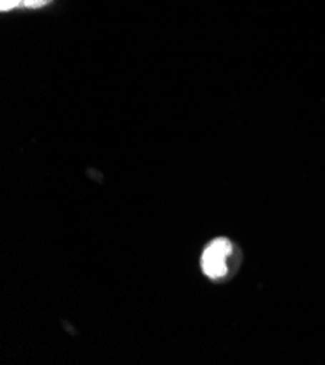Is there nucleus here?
Masks as SVG:
<instances>
[{"label":"nucleus","instance_id":"1","mask_svg":"<svg viewBox=\"0 0 325 365\" xmlns=\"http://www.w3.org/2000/svg\"><path fill=\"white\" fill-rule=\"evenodd\" d=\"M231 253L232 243L225 237L214 239L211 243H209L201 255V269L204 275L211 279L224 278L228 272L226 259Z\"/></svg>","mask_w":325,"mask_h":365},{"label":"nucleus","instance_id":"3","mask_svg":"<svg viewBox=\"0 0 325 365\" xmlns=\"http://www.w3.org/2000/svg\"><path fill=\"white\" fill-rule=\"evenodd\" d=\"M24 0H0V11H11L16 8Z\"/></svg>","mask_w":325,"mask_h":365},{"label":"nucleus","instance_id":"2","mask_svg":"<svg viewBox=\"0 0 325 365\" xmlns=\"http://www.w3.org/2000/svg\"><path fill=\"white\" fill-rule=\"evenodd\" d=\"M53 0H24V5L28 6V8H32V9H39V8H43L49 4H51Z\"/></svg>","mask_w":325,"mask_h":365}]
</instances>
